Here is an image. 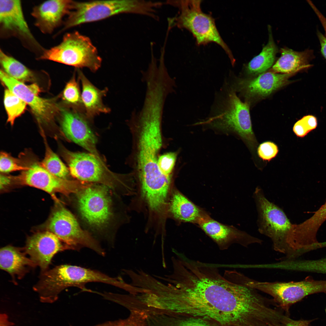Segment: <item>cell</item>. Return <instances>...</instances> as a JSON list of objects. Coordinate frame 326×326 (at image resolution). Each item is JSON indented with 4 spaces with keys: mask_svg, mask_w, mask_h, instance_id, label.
Returning <instances> with one entry per match:
<instances>
[{
    "mask_svg": "<svg viewBox=\"0 0 326 326\" xmlns=\"http://www.w3.org/2000/svg\"><path fill=\"white\" fill-rule=\"evenodd\" d=\"M218 266L187 259L178 271L171 312L221 326H254L258 309L254 289L233 270L222 275Z\"/></svg>",
    "mask_w": 326,
    "mask_h": 326,
    "instance_id": "1",
    "label": "cell"
},
{
    "mask_svg": "<svg viewBox=\"0 0 326 326\" xmlns=\"http://www.w3.org/2000/svg\"><path fill=\"white\" fill-rule=\"evenodd\" d=\"M114 192L104 185L87 182L74 194L75 206L82 222L94 233L110 243L113 242L119 219Z\"/></svg>",
    "mask_w": 326,
    "mask_h": 326,
    "instance_id": "2",
    "label": "cell"
},
{
    "mask_svg": "<svg viewBox=\"0 0 326 326\" xmlns=\"http://www.w3.org/2000/svg\"><path fill=\"white\" fill-rule=\"evenodd\" d=\"M161 122L148 119L137 122L134 127L138 133L137 167L142 190L152 194L166 191L170 187L171 177L160 171L158 155L162 145Z\"/></svg>",
    "mask_w": 326,
    "mask_h": 326,
    "instance_id": "3",
    "label": "cell"
},
{
    "mask_svg": "<svg viewBox=\"0 0 326 326\" xmlns=\"http://www.w3.org/2000/svg\"><path fill=\"white\" fill-rule=\"evenodd\" d=\"M100 282L124 289L126 285L119 278L111 277L98 271L70 265L56 267L41 273L38 283V290L46 300L54 302L59 294L70 287H78L90 292L85 285L91 282Z\"/></svg>",
    "mask_w": 326,
    "mask_h": 326,
    "instance_id": "4",
    "label": "cell"
},
{
    "mask_svg": "<svg viewBox=\"0 0 326 326\" xmlns=\"http://www.w3.org/2000/svg\"><path fill=\"white\" fill-rule=\"evenodd\" d=\"M61 148L73 177L82 182L104 185L117 193L126 195L130 191L126 177L110 171L103 159L90 153L72 152L62 146Z\"/></svg>",
    "mask_w": 326,
    "mask_h": 326,
    "instance_id": "5",
    "label": "cell"
},
{
    "mask_svg": "<svg viewBox=\"0 0 326 326\" xmlns=\"http://www.w3.org/2000/svg\"><path fill=\"white\" fill-rule=\"evenodd\" d=\"M152 11V4L150 1H73L72 10L64 22L63 30L121 13H132L149 16Z\"/></svg>",
    "mask_w": 326,
    "mask_h": 326,
    "instance_id": "6",
    "label": "cell"
},
{
    "mask_svg": "<svg viewBox=\"0 0 326 326\" xmlns=\"http://www.w3.org/2000/svg\"><path fill=\"white\" fill-rule=\"evenodd\" d=\"M201 0L167 1L166 4L178 8V15L174 18V24L178 28L190 31L198 45L213 42L224 50L232 63L235 59L227 45L221 38L216 26L214 19L210 15L203 12Z\"/></svg>",
    "mask_w": 326,
    "mask_h": 326,
    "instance_id": "7",
    "label": "cell"
},
{
    "mask_svg": "<svg viewBox=\"0 0 326 326\" xmlns=\"http://www.w3.org/2000/svg\"><path fill=\"white\" fill-rule=\"evenodd\" d=\"M38 59L87 68L93 72L99 69L102 61L90 38L78 31L66 34L60 43L45 50Z\"/></svg>",
    "mask_w": 326,
    "mask_h": 326,
    "instance_id": "8",
    "label": "cell"
},
{
    "mask_svg": "<svg viewBox=\"0 0 326 326\" xmlns=\"http://www.w3.org/2000/svg\"><path fill=\"white\" fill-rule=\"evenodd\" d=\"M238 134L251 149L256 145L253 131L249 104L243 102L232 91L226 96L213 116L199 123Z\"/></svg>",
    "mask_w": 326,
    "mask_h": 326,
    "instance_id": "9",
    "label": "cell"
},
{
    "mask_svg": "<svg viewBox=\"0 0 326 326\" xmlns=\"http://www.w3.org/2000/svg\"><path fill=\"white\" fill-rule=\"evenodd\" d=\"M253 197L257 212L259 232L271 239L275 251L286 256L289 234L292 224L282 209L267 199L260 188H256Z\"/></svg>",
    "mask_w": 326,
    "mask_h": 326,
    "instance_id": "10",
    "label": "cell"
},
{
    "mask_svg": "<svg viewBox=\"0 0 326 326\" xmlns=\"http://www.w3.org/2000/svg\"><path fill=\"white\" fill-rule=\"evenodd\" d=\"M247 285L267 294L284 311L289 313L290 306L308 295L326 292V281L308 276L298 282H260L248 278Z\"/></svg>",
    "mask_w": 326,
    "mask_h": 326,
    "instance_id": "11",
    "label": "cell"
},
{
    "mask_svg": "<svg viewBox=\"0 0 326 326\" xmlns=\"http://www.w3.org/2000/svg\"><path fill=\"white\" fill-rule=\"evenodd\" d=\"M48 229L71 250L79 251L87 248L101 255H105L97 239L88 231L83 229L74 215L63 207L53 213Z\"/></svg>",
    "mask_w": 326,
    "mask_h": 326,
    "instance_id": "12",
    "label": "cell"
},
{
    "mask_svg": "<svg viewBox=\"0 0 326 326\" xmlns=\"http://www.w3.org/2000/svg\"><path fill=\"white\" fill-rule=\"evenodd\" d=\"M0 78L8 89L29 105L39 124H49L60 113V108L53 99L38 96L40 89L36 85H26L11 78L2 70H0Z\"/></svg>",
    "mask_w": 326,
    "mask_h": 326,
    "instance_id": "13",
    "label": "cell"
},
{
    "mask_svg": "<svg viewBox=\"0 0 326 326\" xmlns=\"http://www.w3.org/2000/svg\"><path fill=\"white\" fill-rule=\"evenodd\" d=\"M28 167L15 177L19 183L40 189L53 196L57 193L67 196L76 193L85 184L77 180L57 177L46 171L40 164L34 163Z\"/></svg>",
    "mask_w": 326,
    "mask_h": 326,
    "instance_id": "14",
    "label": "cell"
},
{
    "mask_svg": "<svg viewBox=\"0 0 326 326\" xmlns=\"http://www.w3.org/2000/svg\"><path fill=\"white\" fill-rule=\"evenodd\" d=\"M60 126L67 139L75 143L100 159L96 148L97 137L91 127L85 111L70 107L60 108Z\"/></svg>",
    "mask_w": 326,
    "mask_h": 326,
    "instance_id": "15",
    "label": "cell"
},
{
    "mask_svg": "<svg viewBox=\"0 0 326 326\" xmlns=\"http://www.w3.org/2000/svg\"><path fill=\"white\" fill-rule=\"evenodd\" d=\"M0 28L3 37H16L27 47L44 51L29 29L20 1H0Z\"/></svg>",
    "mask_w": 326,
    "mask_h": 326,
    "instance_id": "16",
    "label": "cell"
},
{
    "mask_svg": "<svg viewBox=\"0 0 326 326\" xmlns=\"http://www.w3.org/2000/svg\"><path fill=\"white\" fill-rule=\"evenodd\" d=\"M198 225L222 250L227 249L234 244L247 247L252 244H261L263 242L260 239L232 226L221 223L209 215L201 220Z\"/></svg>",
    "mask_w": 326,
    "mask_h": 326,
    "instance_id": "17",
    "label": "cell"
},
{
    "mask_svg": "<svg viewBox=\"0 0 326 326\" xmlns=\"http://www.w3.org/2000/svg\"><path fill=\"white\" fill-rule=\"evenodd\" d=\"M24 249L30 259L40 267L42 273L48 270L55 254L59 251L71 250L50 231L38 232L29 237Z\"/></svg>",
    "mask_w": 326,
    "mask_h": 326,
    "instance_id": "18",
    "label": "cell"
},
{
    "mask_svg": "<svg viewBox=\"0 0 326 326\" xmlns=\"http://www.w3.org/2000/svg\"><path fill=\"white\" fill-rule=\"evenodd\" d=\"M73 1L50 0L34 7L31 15L35 25L43 33L50 34L61 23L72 10Z\"/></svg>",
    "mask_w": 326,
    "mask_h": 326,
    "instance_id": "19",
    "label": "cell"
},
{
    "mask_svg": "<svg viewBox=\"0 0 326 326\" xmlns=\"http://www.w3.org/2000/svg\"><path fill=\"white\" fill-rule=\"evenodd\" d=\"M292 74L264 73L254 78L238 81V89L246 96L254 98L268 96L289 82V77Z\"/></svg>",
    "mask_w": 326,
    "mask_h": 326,
    "instance_id": "20",
    "label": "cell"
},
{
    "mask_svg": "<svg viewBox=\"0 0 326 326\" xmlns=\"http://www.w3.org/2000/svg\"><path fill=\"white\" fill-rule=\"evenodd\" d=\"M24 249L8 245L0 249L1 269L9 273L13 279L23 277L36 265L26 256Z\"/></svg>",
    "mask_w": 326,
    "mask_h": 326,
    "instance_id": "21",
    "label": "cell"
},
{
    "mask_svg": "<svg viewBox=\"0 0 326 326\" xmlns=\"http://www.w3.org/2000/svg\"><path fill=\"white\" fill-rule=\"evenodd\" d=\"M169 210L173 217L181 222L198 224L209 216L179 191H174L169 203Z\"/></svg>",
    "mask_w": 326,
    "mask_h": 326,
    "instance_id": "22",
    "label": "cell"
},
{
    "mask_svg": "<svg viewBox=\"0 0 326 326\" xmlns=\"http://www.w3.org/2000/svg\"><path fill=\"white\" fill-rule=\"evenodd\" d=\"M78 78L81 82V96L85 112L91 119L101 113H107L110 109L103 103V97L105 96L108 89L100 90L92 84L80 70L78 71Z\"/></svg>",
    "mask_w": 326,
    "mask_h": 326,
    "instance_id": "23",
    "label": "cell"
},
{
    "mask_svg": "<svg viewBox=\"0 0 326 326\" xmlns=\"http://www.w3.org/2000/svg\"><path fill=\"white\" fill-rule=\"evenodd\" d=\"M281 56L273 66L271 72L293 74L311 65L309 61L314 56L312 50L308 49L297 51L287 47L280 50Z\"/></svg>",
    "mask_w": 326,
    "mask_h": 326,
    "instance_id": "24",
    "label": "cell"
},
{
    "mask_svg": "<svg viewBox=\"0 0 326 326\" xmlns=\"http://www.w3.org/2000/svg\"><path fill=\"white\" fill-rule=\"evenodd\" d=\"M269 40L259 55L253 58L247 65L246 69L251 74L262 73L270 67L274 63L278 49L272 36L270 28H269Z\"/></svg>",
    "mask_w": 326,
    "mask_h": 326,
    "instance_id": "25",
    "label": "cell"
},
{
    "mask_svg": "<svg viewBox=\"0 0 326 326\" xmlns=\"http://www.w3.org/2000/svg\"><path fill=\"white\" fill-rule=\"evenodd\" d=\"M326 220V201L311 217L299 224L295 229L300 237L305 241L314 243L317 241V234L322 224Z\"/></svg>",
    "mask_w": 326,
    "mask_h": 326,
    "instance_id": "26",
    "label": "cell"
},
{
    "mask_svg": "<svg viewBox=\"0 0 326 326\" xmlns=\"http://www.w3.org/2000/svg\"><path fill=\"white\" fill-rule=\"evenodd\" d=\"M0 62L4 72L15 80L23 82L33 79L34 75L31 71L1 50L0 51Z\"/></svg>",
    "mask_w": 326,
    "mask_h": 326,
    "instance_id": "27",
    "label": "cell"
},
{
    "mask_svg": "<svg viewBox=\"0 0 326 326\" xmlns=\"http://www.w3.org/2000/svg\"><path fill=\"white\" fill-rule=\"evenodd\" d=\"M45 147L44 158L40 164L46 171L59 178L69 179L71 176L69 168L51 149L47 143L45 135L42 133Z\"/></svg>",
    "mask_w": 326,
    "mask_h": 326,
    "instance_id": "28",
    "label": "cell"
},
{
    "mask_svg": "<svg viewBox=\"0 0 326 326\" xmlns=\"http://www.w3.org/2000/svg\"><path fill=\"white\" fill-rule=\"evenodd\" d=\"M284 270L326 274V257L316 259L286 260L283 264Z\"/></svg>",
    "mask_w": 326,
    "mask_h": 326,
    "instance_id": "29",
    "label": "cell"
},
{
    "mask_svg": "<svg viewBox=\"0 0 326 326\" xmlns=\"http://www.w3.org/2000/svg\"><path fill=\"white\" fill-rule=\"evenodd\" d=\"M4 103L8 116L7 122L13 125L16 119L24 112L27 104L8 89L5 91Z\"/></svg>",
    "mask_w": 326,
    "mask_h": 326,
    "instance_id": "30",
    "label": "cell"
},
{
    "mask_svg": "<svg viewBox=\"0 0 326 326\" xmlns=\"http://www.w3.org/2000/svg\"><path fill=\"white\" fill-rule=\"evenodd\" d=\"M63 100L73 108L84 110L81 92L75 74L66 84L62 93Z\"/></svg>",
    "mask_w": 326,
    "mask_h": 326,
    "instance_id": "31",
    "label": "cell"
},
{
    "mask_svg": "<svg viewBox=\"0 0 326 326\" xmlns=\"http://www.w3.org/2000/svg\"><path fill=\"white\" fill-rule=\"evenodd\" d=\"M28 166L22 165L19 160L8 153L2 152L0 155V171L3 173L27 169Z\"/></svg>",
    "mask_w": 326,
    "mask_h": 326,
    "instance_id": "32",
    "label": "cell"
},
{
    "mask_svg": "<svg viewBox=\"0 0 326 326\" xmlns=\"http://www.w3.org/2000/svg\"><path fill=\"white\" fill-rule=\"evenodd\" d=\"M177 158L175 152H169L159 156L158 165L160 171L163 175L171 176Z\"/></svg>",
    "mask_w": 326,
    "mask_h": 326,
    "instance_id": "33",
    "label": "cell"
},
{
    "mask_svg": "<svg viewBox=\"0 0 326 326\" xmlns=\"http://www.w3.org/2000/svg\"><path fill=\"white\" fill-rule=\"evenodd\" d=\"M279 152L276 145L271 141H266L259 146L257 152L259 157L264 161H270L275 157Z\"/></svg>",
    "mask_w": 326,
    "mask_h": 326,
    "instance_id": "34",
    "label": "cell"
},
{
    "mask_svg": "<svg viewBox=\"0 0 326 326\" xmlns=\"http://www.w3.org/2000/svg\"><path fill=\"white\" fill-rule=\"evenodd\" d=\"M175 326H221L217 323L203 318L183 317L178 320Z\"/></svg>",
    "mask_w": 326,
    "mask_h": 326,
    "instance_id": "35",
    "label": "cell"
},
{
    "mask_svg": "<svg viewBox=\"0 0 326 326\" xmlns=\"http://www.w3.org/2000/svg\"><path fill=\"white\" fill-rule=\"evenodd\" d=\"M293 130L297 136L300 137L305 136L309 132L306 126L301 119L294 124Z\"/></svg>",
    "mask_w": 326,
    "mask_h": 326,
    "instance_id": "36",
    "label": "cell"
},
{
    "mask_svg": "<svg viewBox=\"0 0 326 326\" xmlns=\"http://www.w3.org/2000/svg\"><path fill=\"white\" fill-rule=\"evenodd\" d=\"M302 119L305 124L309 132L316 128L317 121L315 117L308 115L304 116Z\"/></svg>",
    "mask_w": 326,
    "mask_h": 326,
    "instance_id": "37",
    "label": "cell"
},
{
    "mask_svg": "<svg viewBox=\"0 0 326 326\" xmlns=\"http://www.w3.org/2000/svg\"><path fill=\"white\" fill-rule=\"evenodd\" d=\"M135 319L132 317L123 320H120L117 326H143L142 321L139 319Z\"/></svg>",
    "mask_w": 326,
    "mask_h": 326,
    "instance_id": "38",
    "label": "cell"
},
{
    "mask_svg": "<svg viewBox=\"0 0 326 326\" xmlns=\"http://www.w3.org/2000/svg\"><path fill=\"white\" fill-rule=\"evenodd\" d=\"M317 35L320 45L321 54L326 59V36L318 30H317Z\"/></svg>",
    "mask_w": 326,
    "mask_h": 326,
    "instance_id": "39",
    "label": "cell"
},
{
    "mask_svg": "<svg viewBox=\"0 0 326 326\" xmlns=\"http://www.w3.org/2000/svg\"><path fill=\"white\" fill-rule=\"evenodd\" d=\"M312 320H295L291 318L283 326H311Z\"/></svg>",
    "mask_w": 326,
    "mask_h": 326,
    "instance_id": "40",
    "label": "cell"
},
{
    "mask_svg": "<svg viewBox=\"0 0 326 326\" xmlns=\"http://www.w3.org/2000/svg\"><path fill=\"white\" fill-rule=\"evenodd\" d=\"M14 324L9 321L8 315L5 313L0 315V326H13Z\"/></svg>",
    "mask_w": 326,
    "mask_h": 326,
    "instance_id": "41",
    "label": "cell"
},
{
    "mask_svg": "<svg viewBox=\"0 0 326 326\" xmlns=\"http://www.w3.org/2000/svg\"><path fill=\"white\" fill-rule=\"evenodd\" d=\"M0 177V189H2L10 184L11 178L10 177L2 174H1Z\"/></svg>",
    "mask_w": 326,
    "mask_h": 326,
    "instance_id": "42",
    "label": "cell"
},
{
    "mask_svg": "<svg viewBox=\"0 0 326 326\" xmlns=\"http://www.w3.org/2000/svg\"><path fill=\"white\" fill-rule=\"evenodd\" d=\"M119 321L120 320L114 321H108L94 326H117L119 323Z\"/></svg>",
    "mask_w": 326,
    "mask_h": 326,
    "instance_id": "43",
    "label": "cell"
},
{
    "mask_svg": "<svg viewBox=\"0 0 326 326\" xmlns=\"http://www.w3.org/2000/svg\"><path fill=\"white\" fill-rule=\"evenodd\" d=\"M323 245L324 247H326V241H324L323 242Z\"/></svg>",
    "mask_w": 326,
    "mask_h": 326,
    "instance_id": "44",
    "label": "cell"
}]
</instances>
